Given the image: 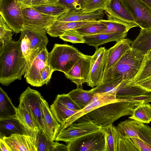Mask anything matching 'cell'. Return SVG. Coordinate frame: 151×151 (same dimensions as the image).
<instances>
[{
    "mask_svg": "<svg viewBox=\"0 0 151 151\" xmlns=\"http://www.w3.org/2000/svg\"><path fill=\"white\" fill-rule=\"evenodd\" d=\"M27 60L22 55L20 40H13L0 47V83L9 86L16 80H21L26 71Z\"/></svg>",
    "mask_w": 151,
    "mask_h": 151,
    "instance_id": "6da1fadb",
    "label": "cell"
},
{
    "mask_svg": "<svg viewBox=\"0 0 151 151\" xmlns=\"http://www.w3.org/2000/svg\"><path fill=\"white\" fill-rule=\"evenodd\" d=\"M144 58L145 55L131 48L103 73L101 84L119 80L132 81L139 71Z\"/></svg>",
    "mask_w": 151,
    "mask_h": 151,
    "instance_id": "7a4b0ae2",
    "label": "cell"
},
{
    "mask_svg": "<svg viewBox=\"0 0 151 151\" xmlns=\"http://www.w3.org/2000/svg\"><path fill=\"white\" fill-rule=\"evenodd\" d=\"M144 102L116 99L102 105L86 114L94 123L101 127L112 124L121 117L131 115L135 108Z\"/></svg>",
    "mask_w": 151,
    "mask_h": 151,
    "instance_id": "3957f363",
    "label": "cell"
},
{
    "mask_svg": "<svg viewBox=\"0 0 151 151\" xmlns=\"http://www.w3.org/2000/svg\"><path fill=\"white\" fill-rule=\"evenodd\" d=\"M84 54L77 48L67 44L55 43L48 53L47 65L54 71L68 72Z\"/></svg>",
    "mask_w": 151,
    "mask_h": 151,
    "instance_id": "277c9868",
    "label": "cell"
},
{
    "mask_svg": "<svg viewBox=\"0 0 151 151\" xmlns=\"http://www.w3.org/2000/svg\"><path fill=\"white\" fill-rule=\"evenodd\" d=\"M48 53L46 47L40 48L32 51L26 59L27 66L24 78L31 86L36 87L42 86L40 73L47 65Z\"/></svg>",
    "mask_w": 151,
    "mask_h": 151,
    "instance_id": "5b68a950",
    "label": "cell"
},
{
    "mask_svg": "<svg viewBox=\"0 0 151 151\" xmlns=\"http://www.w3.org/2000/svg\"><path fill=\"white\" fill-rule=\"evenodd\" d=\"M101 128L92 122L86 114L60 131L55 141H62L67 143L85 135L99 131Z\"/></svg>",
    "mask_w": 151,
    "mask_h": 151,
    "instance_id": "8992f818",
    "label": "cell"
},
{
    "mask_svg": "<svg viewBox=\"0 0 151 151\" xmlns=\"http://www.w3.org/2000/svg\"><path fill=\"white\" fill-rule=\"evenodd\" d=\"M43 98L39 91L28 87L20 95L18 107L26 110L32 116L40 129L44 131L41 110Z\"/></svg>",
    "mask_w": 151,
    "mask_h": 151,
    "instance_id": "52a82bcc",
    "label": "cell"
},
{
    "mask_svg": "<svg viewBox=\"0 0 151 151\" xmlns=\"http://www.w3.org/2000/svg\"><path fill=\"white\" fill-rule=\"evenodd\" d=\"M24 29L44 34L47 33L49 27L58 17L42 13L31 6L22 8Z\"/></svg>",
    "mask_w": 151,
    "mask_h": 151,
    "instance_id": "ba28073f",
    "label": "cell"
},
{
    "mask_svg": "<svg viewBox=\"0 0 151 151\" xmlns=\"http://www.w3.org/2000/svg\"><path fill=\"white\" fill-rule=\"evenodd\" d=\"M0 14L16 33L20 32L24 29L22 8L15 0H0Z\"/></svg>",
    "mask_w": 151,
    "mask_h": 151,
    "instance_id": "9c48e42d",
    "label": "cell"
},
{
    "mask_svg": "<svg viewBox=\"0 0 151 151\" xmlns=\"http://www.w3.org/2000/svg\"><path fill=\"white\" fill-rule=\"evenodd\" d=\"M67 144L68 151H105V138L101 130L85 135Z\"/></svg>",
    "mask_w": 151,
    "mask_h": 151,
    "instance_id": "30bf717a",
    "label": "cell"
},
{
    "mask_svg": "<svg viewBox=\"0 0 151 151\" xmlns=\"http://www.w3.org/2000/svg\"><path fill=\"white\" fill-rule=\"evenodd\" d=\"M138 27L151 29V8L140 0H120Z\"/></svg>",
    "mask_w": 151,
    "mask_h": 151,
    "instance_id": "8fae6325",
    "label": "cell"
},
{
    "mask_svg": "<svg viewBox=\"0 0 151 151\" xmlns=\"http://www.w3.org/2000/svg\"><path fill=\"white\" fill-rule=\"evenodd\" d=\"M116 93L114 91L105 93H95L92 101L84 108L78 111L70 116L65 124L61 127L59 132L68 127L71 124L85 114L100 106L116 100Z\"/></svg>",
    "mask_w": 151,
    "mask_h": 151,
    "instance_id": "7c38bea8",
    "label": "cell"
},
{
    "mask_svg": "<svg viewBox=\"0 0 151 151\" xmlns=\"http://www.w3.org/2000/svg\"><path fill=\"white\" fill-rule=\"evenodd\" d=\"M92 57V56L84 54L70 70L64 73L66 77L75 83L77 87L88 81Z\"/></svg>",
    "mask_w": 151,
    "mask_h": 151,
    "instance_id": "4fadbf2b",
    "label": "cell"
},
{
    "mask_svg": "<svg viewBox=\"0 0 151 151\" xmlns=\"http://www.w3.org/2000/svg\"><path fill=\"white\" fill-rule=\"evenodd\" d=\"M107 55V50L104 47H96L95 52L92 56L91 68L87 83L88 86L93 88L101 84Z\"/></svg>",
    "mask_w": 151,
    "mask_h": 151,
    "instance_id": "5bb4252c",
    "label": "cell"
},
{
    "mask_svg": "<svg viewBox=\"0 0 151 151\" xmlns=\"http://www.w3.org/2000/svg\"><path fill=\"white\" fill-rule=\"evenodd\" d=\"M2 139L8 145L11 151H37L36 140L30 136L16 134Z\"/></svg>",
    "mask_w": 151,
    "mask_h": 151,
    "instance_id": "9a60e30c",
    "label": "cell"
},
{
    "mask_svg": "<svg viewBox=\"0 0 151 151\" xmlns=\"http://www.w3.org/2000/svg\"><path fill=\"white\" fill-rule=\"evenodd\" d=\"M41 110L44 131L47 136L54 141L59 132L61 125L55 118L48 102L44 98L41 104Z\"/></svg>",
    "mask_w": 151,
    "mask_h": 151,
    "instance_id": "2e32d148",
    "label": "cell"
},
{
    "mask_svg": "<svg viewBox=\"0 0 151 151\" xmlns=\"http://www.w3.org/2000/svg\"><path fill=\"white\" fill-rule=\"evenodd\" d=\"M116 42L114 45L107 50V58L104 67L103 73L114 65L131 48L132 41L128 38H124Z\"/></svg>",
    "mask_w": 151,
    "mask_h": 151,
    "instance_id": "e0dca14e",
    "label": "cell"
},
{
    "mask_svg": "<svg viewBox=\"0 0 151 151\" xmlns=\"http://www.w3.org/2000/svg\"><path fill=\"white\" fill-rule=\"evenodd\" d=\"M104 11L99 10L86 12L82 10L69 12L58 17L57 20L65 22L97 21L103 19L105 15Z\"/></svg>",
    "mask_w": 151,
    "mask_h": 151,
    "instance_id": "ac0fdd59",
    "label": "cell"
},
{
    "mask_svg": "<svg viewBox=\"0 0 151 151\" xmlns=\"http://www.w3.org/2000/svg\"><path fill=\"white\" fill-rule=\"evenodd\" d=\"M99 20L84 22H65L56 20L50 26L47 33L52 37H59L70 29H76L88 26L98 22Z\"/></svg>",
    "mask_w": 151,
    "mask_h": 151,
    "instance_id": "d6986e66",
    "label": "cell"
},
{
    "mask_svg": "<svg viewBox=\"0 0 151 151\" xmlns=\"http://www.w3.org/2000/svg\"><path fill=\"white\" fill-rule=\"evenodd\" d=\"M104 11L107 18L127 23L136 24L120 0H112Z\"/></svg>",
    "mask_w": 151,
    "mask_h": 151,
    "instance_id": "ffe728a7",
    "label": "cell"
},
{
    "mask_svg": "<svg viewBox=\"0 0 151 151\" xmlns=\"http://www.w3.org/2000/svg\"><path fill=\"white\" fill-rule=\"evenodd\" d=\"M16 134H27L24 127L16 116L0 119V138Z\"/></svg>",
    "mask_w": 151,
    "mask_h": 151,
    "instance_id": "44dd1931",
    "label": "cell"
},
{
    "mask_svg": "<svg viewBox=\"0 0 151 151\" xmlns=\"http://www.w3.org/2000/svg\"><path fill=\"white\" fill-rule=\"evenodd\" d=\"M127 33H99L84 36L85 43L97 47L99 46L111 41H117L126 37Z\"/></svg>",
    "mask_w": 151,
    "mask_h": 151,
    "instance_id": "7402d4cb",
    "label": "cell"
},
{
    "mask_svg": "<svg viewBox=\"0 0 151 151\" xmlns=\"http://www.w3.org/2000/svg\"><path fill=\"white\" fill-rule=\"evenodd\" d=\"M16 116L24 127L27 134L32 137L36 141L37 133L40 129L31 114L24 109L18 107Z\"/></svg>",
    "mask_w": 151,
    "mask_h": 151,
    "instance_id": "603a6c76",
    "label": "cell"
},
{
    "mask_svg": "<svg viewBox=\"0 0 151 151\" xmlns=\"http://www.w3.org/2000/svg\"><path fill=\"white\" fill-rule=\"evenodd\" d=\"M139 138H127L138 151H151V127L143 123L138 133Z\"/></svg>",
    "mask_w": 151,
    "mask_h": 151,
    "instance_id": "cb8c5ba5",
    "label": "cell"
},
{
    "mask_svg": "<svg viewBox=\"0 0 151 151\" xmlns=\"http://www.w3.org/2000/svg\"><path fill=\"white\" fill-rule=\"evenodd\" d=\"M131 48L142 55L151 49V29H141L135 40L132 41Z\"/></svg>",
    "mask_w": 151,
    "mask_h": 151,
    "instance_id": "d4e9b609",
    "label": "cell"
},
{
    "mask_svg": "<svg viewBox=\"0 0 151 151\" xmlns=\"http://www.w3.org/2000/svg\"><path fill=\"white\" fill-rule=\"evenodd\" d=\"M143 123L130 119L119 123L116 127L120 135L125 138H139V129Z\"/></svg>",
    "mask_w": 151,
    "mask_h": 151,
    "instance_id": "484cf974",
    "label": "cell"
},
{
    "mask_svg": "<svg viewBox=\"0 0 151 151\" xmlns=\"http://www.w3.org/2000/svg\"><path fill=\"white\" fill-rule=\"evenodd\" d=\"M100 130L104 133L105 138V151H117L120 134L116 127L111 124L101 127Z\"/></svg>",
    "mask_w": 151,
    "mask_h": 151,
    "instance_id": "4316f807",
    "label": "cell"
},
{
    "mask_svg": "<svg viewBox=\"0 0 151 151\" xmlns=\"http://www.w3.org/2000/svg\"><path fill=\"white\" fill-rule=\"evenodd\" d=\"M107 19H101L102 22L106 25L107 27L100 33H127L131 28L138 27L135 23H127L109 18Z\"/></svg>",
    "mask_w": 151,
    "mask_h": 151,
    "instance_id": "83f0119b",
    "label": "cell"
},
{
    "mask_svg": "<svg viewBox=\"0 0 151 151\" xmlns=\"http://www.w3.org/2000/svg\"><path fill=\"white\" fill-rule=\"evenodd\" d=\"M17 107L7 93L0 87V119L15 116Z\"/></svg>",
    "mask_w": 151,
    "mask_h": 151,
    "instance_id": "f1b7e54d",
    "label": "cell"
},
{
    "mask_svg": "<svg viewBox=\"0 0 151 151\" xmlns=\"http://www.w3.org/2000/svg\"><path fill=\"white\" fill-rule=\"evenodd\" d=\"M68 94L81 109L92 101L95 94L90 90H84L79 87L73 90Z\"/></svg>",
    "mask_w": 151,
    "mask_h": 151,
    "instance_id": "f546056e",
    "label": "cell"
},
{
    "mask_svg": "<svg viewBox=\"0 0 151 151\" xmlns=\"http://www.w3.org/2000/svg\"><path fill=\"white\" fill-rule=\"evenodd\" d=\"M50 107L52 113L61 126L65 124L70 116L79 111L70 109L55 101Z\"/></svg>",
    "mask_w": 151,
    "mask_h": 151,
    "instance_id": "4dcf8cb0",
    "label": "cell"
},
{
    "mask_svg": "<svg viewBox=\"0 0 151 151\" xmlns=\"http://www.w3.org/2000/svg\"><path fill=\"white\" fill-rule=\"evenodd\" d=\"M22 31L27 36L30 41L31 52L46 47L49 41L46 34L25 29Z\"/></svg>",
    "mask_w": 151,
    "mask_h": 151,
    "instance_id": "1f68e13d",
    "label": "cell"
},
{
    "mask_svg": "<svg viewBox=\"0 0 151 151\" xmlns=\"http://www.w3.org/2000/svg\"><path fill=\"white\" fill-rule=\"evenodd\" d=\"M129 119H134L144 124L151 122V104L144 102L136 107Z\"/></svg>",
    "mask_w": 151,
    "mask_h": 151,
    "instance_id": "d6a6232c",
    "label": "cell"
},
{
    "mask_svg": "<svg viewBox=\"0 0 151 151\" xmlns=\"http://www.w3.org/2000/svg\"><path fill=\"white\" fill-rule=\"evenodd\" d=\"M31 6L45 14L58 17L69 11L66 6L58 4Z\"/></svg>",
    "mask_w": 151,
    "mask_h": 151,
    "instance_id": "836d02e7",
    "label": "cell"
},
{
    "mask_svg": "<svg viewBox=\"0 0 151 151\" xmlns=\"http://www.w3.org/2000/svg\"><path fill=\"white\" fill-rule=\"evenodd\" d=\"M112 0H83L82 10L90 12L99 10L104 11L110 4Z\"/></svg>",
    "mask_w": 151,
    "mask_h": 151,
    "instance_id": "e575fe53",
    "label": "cell"
},
{
    "mask_svg": "<svg viewBox=\"0 0 151 151\" xmlns=\"http://www.w3.org/2000/svg\"><path fill=\"white\" fill-rule=\"evenodd\" d=\"M54 142L47 136L44 130H40L38 131L36 141L37 151H49Z\"/></svg>",
    "mask_w": 151,
    "mask_h": 151,
    "instance_id": "d590c367",
    "label": "cell"
},
{
    "mask_svg": "<svg viewBox=\"0 0 151 151\" xmlns=\"http://www.w3.org/2000/svg\"><path fill=\"white\" fill-rule=\"evenodd\" d=\"M151 77V57H145L141 69L134 79L131 82L135 84Z\"/></svg>",
    "mask_w": 151,
    "mask_h": 151,
    "instance_id": "8d00e7d4",
    "label": "cell"
},
{
    "mask_svg": "<svg viewBox=\"0 0 151 151\" xmlns=\"http://www.w3.org/2000/svg\"><path fill=\"white\" fill-rule=\"evenodd\" d=\"M13 30L2 16L0 17V46L12 40Z\"/></svg>",
    "mask_w": 151,
    "mask_h": 151,
    "instance_id": "74e56055",
    "label": "cell"
},
{
    "mask_svg": "<svg viewBox=\"0 0 151 151\" xmlns=\"http://www.w3.org/2000/svg\"><path fill=\"white\" fill-rule=\"evenodd\" d=\"M106 27V25L102 22L101 19L96 24L76 30L81 35L84 36L100 33L104 30Z\"/></svg>",
    "mask_w": 151,
    "mask_h": 151,
    "instance_id": "f35d334b",
    "label": "cell"
},
{
    "mask_svg": "<svg viewBox=\"0 0 151 151\" xmlns=\"http://www.w3.org/2000/svg\"><path fill=\"white\" fill-rule=\"evenodd\" d=\"M60 38L64 41L73 44L85 43L83 36L76 29H70L65 31L59 36Z\"/></svg>",
    "mask_w": 151,
    "mask_h": 151,
    "instance_id": "ab89813d",
    "label": "cell"
},
{
    "mask_svg": "<svg viewBox=\"0 0 151 151\" xmlns=\"http://www.w3.org/2000/svg\"><path fill=\"white\" fill-rule=\"evenodd\" d=\"M54 101L70 110L79 111L81 109L68 93L58 94Z\"/></svg>",
    "mask_w": 151,
    "mask_h": 151,
    "instance_id": "60d3db41",
    "label": "cell"
},
{
    "mask_svg": "<svg viewBox=\"0 0 151 151\" xmlns=\"http://www.w3.org/2000/svg\"><path fill=\"white\" fill-rule=\"evenodd\" d=\"M20 33L19 39L21 50L23 56L26 59L31 52V43L29 38L23 31Z\"/></svg>",
    "mask_w": 151,
    "mask_h": 151,
    "instance_id": "b9f144b4",
    "label": "cell"
},
{
    "mask_svg": "<svg viewBox=\"0 0 151 151\" xmlns=\"http://www.w3.org/2000/svg\"><path fill=\"white\" fill-rule=\"evenodd\" d=\"M83 0H59L58 4L66 6L69 12L82 10Z\"/></svg>",
    "mask_w": 151,
    "mask_h": 151,
    "instance_id": "7bdbcfd3",
    "label": "cell"
},
{
    "mask_svg": "<svg viewBox=\"0 0 151 151\" xmlns=\"http://www.w3.org/2000/svg\"><path fill=\"white\" fill-rule=\"evenodd\" d=\"M138 151L127 138L120 135L118 139L117 151Z\"/></svg>",
    "mask_w": 151,
    "mask_h": 151,
    "instance_id": "ee69618b",
    "label": "cell"
},
{
    "mask_svg": "<svg viewBox=\"0 0 151 151\" xmlns=\"http://www.w3.org/2000/svg\"><path fill=\"white\" fill-rule=\"evenodd\" d=\"M53 72V70L48 65L43 68L40 73L41 81L42 86L48 83Z\"/></svg>",
    "mask_w": 151,
    "mask_h": 151,
    "instance_id": "f6af8a7d",
    "label": "cell"
},
{
    "mask_svg": "<svg viewBox=\"0 0 151 151\" xmlns=\"http://www.w3.org/2000/svg\"><path fill=\"white\" fill-rule=\"evenodd\" d=\"M59 0H33L31 6L48 5L58 4Z\"/></svg>",
    "mask_w": 151,
    "mask_h": 151,
    "instance_id": "bcb514c9",
    "label": "cell"
},
{
    "mask_svg": "<svg viewBox=\"0 0 151 151\" xmlns=\"http://www.w3.org/2000/svg\"><path fill=\"white\" fill-rule=\"evenodd\" d=\"M134 84L146 91L151 93V78H149Z\"/></svg>",
    "mask_w": 151,
    "mask_h": 151,
    "instance_id": "7dc6e473",
    "label": "cell"
},
{
    "mask_svg": "<svg viewBox=\"0 0 151 151\" xmlns=\"http://www.w3.org/2000/svg\"><path fill=\"white\" fill-rule=\"evenodd\" d=\"M49 151H68L67 145L60 143L56 141L55 142Z\"/></svg>",
    "mask_w": 151,
    "mask_h": 151,
    "instance_id": "c3c4849f",
    "label": "cell"
},
{
    "mask_svg": "<svg viewBox=\"0 0 151 151\" xmlns=\"http://www.w3.org/2000/svg\"><path fill=\"white\" fill-rule=\"evenodd\" d=\"M0 151H11L10 148L2 139L0 138Z\"/></svg>",
    "mask_w": 151,
    "mask_h": 151,
    "instance_id": "681fc988",
    "label": "cell"
},
{
    "mask_svg": "<svg viewBox=\"0 0 151 151\" xmlns=\"http://www.w3.org/2000/svg\"><path fill=\"white\" fill-rule=\"evenodd\" d=\"M33 0H23L20 3H19L20 6L22 8L30 6Z\"/></svg>",
    "mask_w": 151,
    "mask_h": 151,
    "instance_id": "f907efd6",
    "label": "cell"
},
{
    "mask_svg": "<svg viewBox=\"0 0 151 151\" xmlns=\"http://www.w3.org/2000/svg\"><path fill=\"white\" fill-rule=\"evenodd\" d=\"M151 8V0H140Z\"/></svg>",
    "mask_w": 151,
    "mask_h": 151,
    "instance_id": "816d5d0a",
    "label": "cell"
},
{
    "mask_svg": "<svg viewBox=\"0 0 151 151\" xmlns=\"http://www.w3.org/2000/svg\"><path fill=\"white\" fill-rule=\"evenodd\" d=\"M145 57L148 58L151 57V49L147 51L145 55Z\"/></svg>",
    "mask_w": 151,
    "mask_h": 151,
    "instance_id": "f5cc1de1",
    "label": "cell"
},
{
    "mask_svg": "<svg viewBox=\"0 0 151 151\" xmlns=\"http://www.w3.org/2000/svg\"><path fill=\"white\" fill-rule=\"evenodd\" d=\"M23 0H15L18 3H21Z\"/></svg>",
    "mask_w": 151,
    "mask_h": 151,
    "instance_id": "db71d44e",
    "label": "cell"
},
{
    "mask_svg": "<svg viewBox=\"0 0 151 151\" xmlns=\"http://www.w3.org/2000/svg\"><path fill=\"white\" fill-rule=\"evenodd\" d=\"M150 78H151V77H150Z\"/></svg>",
    "mask_w": 151,
    "mask_h": 151,
    "instance_id": "11a10c76",
    "label": "cell"
},
{
    "mask_svg": "<svg viewBox=\"0 0 151 151\" xmlns=\"http://www.w3.org/2000/svg\"></svg>",
    "mask_w": 151,
    "mask_h": 151,
    "instance_id": "9f6ffc18",
    "label": "cell"
}]
</instances>
